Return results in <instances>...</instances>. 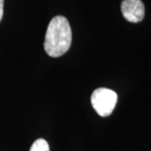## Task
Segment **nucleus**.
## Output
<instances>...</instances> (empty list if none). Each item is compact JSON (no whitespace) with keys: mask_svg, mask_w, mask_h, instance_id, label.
I'll list each match as a JSON object with an SVG mask.
<instances>
[{"mask_svg":"<svg viewBox=\"0 0 151 151\" xmlns=\"http://www.w3.org/2000/svg\"><path fill=\"white\" fill-rule=\"evenodd\" d=\"M71 40L72 33L67 19L61 15L54 17L47 27L45 50L51 57H60L68 51Z\"/></svg>","mask_w":151,"mask_h":151,"instance_id":"nucleus-1","label":"nucleus"},{"mask_svg":"<svg viewBox=\"0 0 151 151\" xmlns=\"http://www.w3.org/2000/svg\"><path fill=\"white\" fill-rule=\"evenodd\" d=\"M118 101L117 93L108 88L100 87L92 92L91 103L94 110L101 117H108L113 113Z\"/></svg>","mask_w":151,"mask_h":151,"instance_id":"nucleus-2","label":"nucleus"},{"mask_svg":"<svg viewBox=\"0 0 151 151\" xmlns=\"http://www.w3.org/2000/svg\"><path fill=\"white\" fill-rule=\"evenodd\" d=\"M121 11L126 20L139 23L145 17V9L141 0H124L121 4Z\"/></svg>","mask_w":151,"mask_h":151,"instance_id":"nucleus-3","label":"nucleus"},{"mask_svg":"<svg viewBox=\"0 0 151 151\" xmlns=\"http://www.w3.org/2000/svg\"><path fill=\"white\" fill-rule=\"evenodd\" d=\"M29 151H50V147L45 139H39L33 143Z\"/></svg>","mask_w":151,"mask_h":151,"instance_id":"nucleus-4","label":"nucleus"},{"mask_svg":"<svg viewBox=\"0 0 151 151\" xmlns=\"http://www.w3.org/2000/svg\"><path fill=\"white\" fill-rule=\"evenodd\" d=\"M4 15V0H0V21Z\"/></svg>","mask_w":151,"mask_h":151,"instance_id":"nucleus-5","label":"nucleus"}]
</instances>
